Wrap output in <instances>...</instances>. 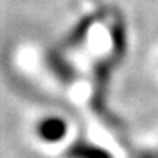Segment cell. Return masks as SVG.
Wrapping results in <instances>:
<instances>
[{"instance_id":"cell-1","label":"cell","mask_w":158,"mask_h":158,"mask_svg":"<svg viewBox=\"0 0 158 158\" xmlns=\"http://www.w3.org/2000/svg\"><path fill=\"white\" fill-rule=\"evenodd\" d=\"M39 134L45 141H51V143L60 141L66 134V123L63 120L57 118V117L46 118L45 121L40 123Z\"/></svg>"},{"instance_id":"cell-2","label":"cell","mask_w":158,"mask_h":158,"mask_svg":"<svg viewBox=\"0 0 158 158\" xmlns=\"http://www.w3.org/2000/svg\"><path fill=\"white\" fill-rule=\"evenodd\" d=\"M71 155L72 158H110V155L98 148H89V146H83V148H74L71 149Z\"/></svg>"}]
</instances>
